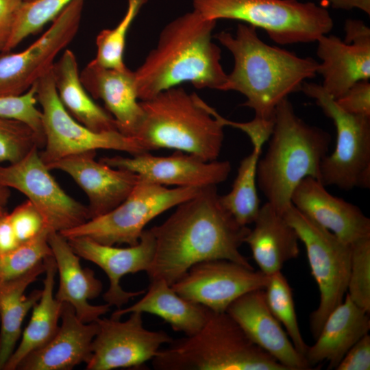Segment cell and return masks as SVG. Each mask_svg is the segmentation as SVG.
Listing matches in <instances>:
<instances>
[{
    "instance_id": "1",
    "label": "cell",
    "mask_w": 370,
    "mask_h": 370,
    "mask_svg": "<svg viewBox=\"0 0 370 370\" xmlns=\"http://www.w3.org/2000/svg\"><path fill=\"white\" fill-rule=\"evenodd\" d=\"M155 252L146 271L150 281L170 286L193 265L223 259L254 269L240 251L250 231L223 206L217 186H208L176 206L164 222L150 228Z\"/></svg>"
},
{
    "instance_id": "2",
    "label": "cell",
    "mask_w": 370,
    "mask_h": 370,
    "mask_svg": "<svg viewBox=\"0 0 370 370\" xmlns=\"http://www.w3.org/2000/svg\"><path fill=\"white\" fill-rule=\"evenodd\" d=\"M256 29L242 23L234 35L226 31L215 35L234 59L232 71L220 90L243 95L246 101L243 106L254 112L251 121L272 132L277 106L317 74L318 62L267 44Z\"/></svg>"
},
{
    "instance_id": "3",
    "label": "cell",
    "mask_w": 370,
    "mask_h": 370,
    "mask_svg": "<svg viewBox=\"0 0 370 370\" xmlns=\"http://www.w3.org/2000/svg\"><path fill=\"white\" fill-rule=\"evenodd\" d=\"M216 23L193 10L163 28L156 46L134 71L140 101L184 82L221 90L227 73L221 63V49L212 41Z\"/></svg>"
},
{
    "instance_id": "4",
    "label": "cell",
    "mask_w": 370,
    "mask_h": 370,
    "mask_svg": "<svg viewBox=\"0 0 370 370\" xmlns=\"http://www.w3.org/2000/svg\"><path fill=\"white\" fill-rule=\"evenodd\" d=\"M266 153L257 164V185L272 206L283 212L306 177L320 179L321 164L331 136L299 117L288 98L277 106Z\"/></svg>"
},
{
    "instance_id": "5",
    "label": "cell",
    "mask_w": 370,
    "mask_h": 370,
    "mask_svg": "<svg viewBox=\"0 0 370 370\" xmlns=\"http://www.w3.org/2000/svg\"><path fill=\"white\" fill-rule=\"evenodd\" d=\"M140 103L143 115L134 138L146 151L172 149L206 162L217 159L225 126L196 93L177 86Z\"/></svg>"
},
{
    "instance_id": "6",
    "label": "cell",
    "mask_w": 370,
    "mask_h": 370,
    "mask_svg": "<svg viewBox=\"0 0 370 370\" xmlns=\"http://www.w3.org/2000/svg\"><path fill=\"white\" fill-rule=\"evenodd\" d=\"M151 360L156 370H287L226 312L210 310L196 333L173 340Z\"/></svg>"
},
{
    "instance_id": "7",
    "label": "cell",
    "mask_w": 370,
    "mask_h": 370,
    "mask_svg": "<svg viewBox=\"0 0 370 370\" xmlns=\"http://www.w3.org/2000/svg\"><path fill=\"white\" fill-rule=\"evenodd\" d=\"M193 10L206 20L233 19L260 28L279 45L308 43L334 26L328 10L298 0H193Z\"/></svg>"
},
{
    "instance_id": "8",
    "label": "cell",
    "mask_w": 370,
    "mask_h": 370,
    "mask_svg": "<svg viewBox=\"0 0 370 370\" xmlns=\"http://www.w3.org/2000/svg\"><path fill=\"white\" fill-rule=\"evenodd\" d=\"M202 188H169L140 178L129 195L115 208L59 233L66 239L84 236L103 245H135L147 223L196 195Z\"/></svg>"
},
{
    "instance_id": "9",
    "label": "cell",
    "mask_w": 370,
    "mask_h": 370,
    "mask_svg": "<svg viewBox=\"0 0 370 370\" xmlns=\"http://www.w3.org/2000/svg\"><path fill=\"white\" fill-rule=\"evenodd\" d=\"M301 90L331 119L336 130L335 149L321 164V182L345 190L369 188L370 117L345 112L320 84L305 82Z\"/></svg>"
},
{
    "instance_id": "10",
    "label": "cell",
    "mask_w": 370,
    "mask_h": 370,
    "mask_svg": "<svg viewBox=\"0 0 370 370\" xmlns=\"http://www.w3.org/2000/svg\"><path fill=\"white\" fill-rule=\"evenodd\" d=\"M304 243L320 293L318 307L310 317L316 338L328 316L344 299L350 269V245L310 219L292 204L283 212Z\"/></svg>"
},
{
    "instance_id": "11",
    "label": "cell",
    "mask_w": 370,
    "mask_h": 370,
    "mask_svg": "<svg viewBox=\"0 0 370 370\" xmlns=\"http://www.w3.org/2000/svg\"><path fill=\"white\" fill-rule=\"evenodd\" d=\"M36 86L45 134V145L39 153L47 166L67 156L97 149L124 151L131 156L146 151L134 137L118 130L97 132L73 118L60 101L51 70Z\"/></svg>"
},
{
    "instance_id": "12",
    "label": "cell",
    "mask_w": 370,
    "mask_h": 370,
    "mask_svg": "<svg viewBox=\"0 0 370 370\" xmlns=\"http://www.w3.org/2000/svg\"><path fill=\"white\" fill-rule=\"evenodd\" d=\"M83 6L84 0H73L25 50L0 53V97L23 95L51 70L58 54L78 32Z\"/></svg>"
},
{
    "instance_id": "13",
    "label": "cell",
    "mask_w": 370,
    "mask_h": 370,
    "mask_svg": "<svg viewBox=\"0 0 370 370\" xmlns=\"http://www.w3.org/2000/svg\"><path fill=\"white\" fill-rule=\"evenodd\" d=\"M0 184L24 194L41 214L51 232H61L90 219L87 206L60 187L37 147L16 163L0 165Z\"/></svg>"
},
{
    "instance_id": "14",
    "label": "cell",
    "mask_w": 370,
    "mask_h": 370,
    "mask_svg": "<svg viewBox=\"0 0 370 370\" xmlns=\"http://www.w3.org/2000/svg\"><path fill=\"white\" fill-rule=\"evenodd\" d=\"M96 322L98 331L86 370L140 367L158 354L161 345L173 341L164 331L146 329L138 312H131L124 321L100 317Z\"/></svg>"
},
{
    "instance_id": "15",
    "label": "cell",
    "mask_w": 370,
    "mask_h": 370,
    "mask_svg": "<svg viewBox=\"0 0 370 370\" xmlns=\"http://www.w3.org/2000/svg\"><path fill=\"white\" fill-rule=\"evenodd\" d=\"M269 275L234 261L217 259L191 267L171 285L182 297L217 312L227 307L241 295L264 289Z\"/></svg>"
},
{
    "instance_id": "16",
    "label": "cell",
    "mask_w": 370,
    "mask_h": 370,
    "mask_svg": "<svg viewBox=\"0 0 370 370\" xmlns=\"http://www.w3.org/2000/svg\"><path fill=\"white\" fill-rule=\"evenodd\" d=\"M345 38L328 34L317 40V74L321 85L333 99L342 96L350 87L370 78V29L362 21L348 19L345 24Z\"/></svg>"
},
{
    "instance_id": "17",
    "label": "cell",
    "mask_w": 370,
    "mask_h": 370,
    "mask_svg": "<svg viewBox=\"0 0 370 370\" xmlns=\"http://www.w3.org/2000/svg\"><path fill=\"white\" fill-rule=\"evenodd\" d=\"M99 160L112 167L134 172L142 180L166 186H217L227 180L232 170L227 160L206 162L178 151L169 156H156L145 151L131 157L115 156Z\"/></svg>"
},
{
    "instance_id": "18",
    "label": "cell",
    "mask_w": 370,
    "mask_h": 370,
    "mask_svg": "<svg viewBox=\"0 0 370 370\" xmlns=\"http://www.w3.org/2000/svg\"><path fill=\"white\" fill-rule=\"evenodd\" d=\"M96 151L62 158L48 165L69 175L86 193L89 219L103 215L118 206L138 182V174L112 167L95 160Z\"/></svg>"
},
{
    "instance_id": "19",
    "label": "cell",
    "mask_w": 370,
    "mask_h": 370,
    "mask_svg": "<svg viewBox=\"0 0 370 370\" xmlns=\"http://www.w3.org/2000/svg\"><path fill=\"white\" fill-rule=\"evenodd\" d=\"M74 252L80 258L99 267L109 279L110 286L103 294L106 304L121 308L129 300L143 295L145 291H126L121 286V278L130 273L149 269L155 252V238L150 229H145L139 242L127 247H118L79 236L67 239Z\"/></svg>"
},
{
    "instance_id": "20",
    "label": "cell",
    "mask_w": 370,
    "mask_h": 370,
    "mask_svg": "<svg viewBox=\"0 0 370 370\" xmlns=\"http://www.w3.org/2000/svg\"><path fill=\"white\" fill-rule=\"evenodd\" d=\"M226 312L255 344L287 370L312 369L270 311L263 289L251 291L241 295L227 307Z\"/></svg>"
},
{
    "instance_id": "21",
    "label": "cell",
    "mask_w": 370,
    "mask_h": 370,
    "mask_svg": "<svg viewBox=\"0 0 370 370\" xmlns=\"http://www.w3.org/2000/svg\"><path fill=\"white\" fill-rule=\"evenodd\" d=\"M292 204L348 245L370 236V219L356 205L330 194L319 180L306 177L295 188Z\"/></svg>"
},
{
    "instance_id": "22",
    "label": "cell",
    "mask_w": 370,
    "mask_h": 370,
    "mask_svg": "<svg viewBox=\"0 0 370 370\" xmlns=\"http://www.w3.org/2000/svg\"><path fill=\"white\" fill-rule=\"evenodd\" d=\"M61 323L52 338L28 354L19 370H71L86 363L92 354V343L98 331L96 321L84 323L73 306L63 303Z\"/></svg>"
},
{
    "instance_id": "23",
    "label": "cell",
    "mask_w": 370,
    "mask_h": 370,
    "mask_svg": "<svg viewBox=\"0 0 370 370\" xmlns=\"http://www.w3.org/2000/svg\"><path fill=\"white\" fill-rule=\"evenodd\" d=\"M90 95L101 99L112 114L118 130L134 137L143 111L138 101L134 71L101 66L92 60L79 73Z\"/></svg>"
},
{
    "instance_id": "24",
    "label": "cell",
    "mask_w": 370,
    "mask_h": 370,
    "mask_svg": "<svg viewBox=\"0 0 370 370\" xmlns=\"http://www.w3.org/2000/svg\"><path fill=\"white\" fill-rule=\"evenodd\" d=\"M48 242L60 280L55 297L62 303L71 305L82 321H96L109 312L110 307L108 304L92 305L88 302L89 299L101 294L103 289L101 282L95 277L92 270L81 266L80 257L60 233L50 232Z\"/></svg>"
},
{
    "instance_id": "25",
    "label": "cell",
    "mask_w": 370,
    "mask_h": 370,
    "mask_svg": "<svg viewBox=\"0 0 370 370\" xmlns=\"http://www.w3.org/2000/svg\"><path fill=\"white\" fill-rule=\"evenodd\" d=\"M369 330V313L346 293L326 318L315 343L308 347L305 358L311 367L325 361L328 369H335L347 351Z\"/></svg>"
},
{
    "instance_id": "26",
    "label": "cell",
    "mask_w": 370,
    "mask_h": 370,
    "mask_svg": "<svg viewBox=\"0 0 370 370\" xmlns=\"http://www.w3.org/2000/svg\"><path fill=\"white\" fill-rule=\"evenodd\" d=\"M253 223L245 243L263 273L270 275L280 271L285 262L298 257L299 239L296 231L270 203L260 207Z\"/></svg>"
},
{
    "instance_id": "27",
    "label": "cell",
    "mask_w": 370,
    "mask_h": 370,
    "mask_svg": "<svg viewBox=\"0 0 370 370\" xmlns=\"http://www.w3.org/2000/svg\"><path fill=\"white\" fill-rule=\"evenodd\" d=\"M145 295L136 303L119 308L111 317L120 319L133 312L155 314L168 323L172 329L190 336L199 331L206 323L210 310L177 293L163 280L150 281Z\"/></svg>"
},
{
    "instance_id": "28",
    "label": "cell",
    "mask_w": 370,
    "mask_h": 370,
    "mask_svg": "<svg viewBox=\"0 0 370 370\" xmlns=\"http://www.w3.org/2000/svg\"><path fill=\"white\" fill-rule=\"evenodd\" d=\"M51 72L60 101L73 118L97 132L118 130L114 118L92 100L84 88L73 51L64 50Z\"/></svg>"
},
{
    "instance_id": "29",
    "label": "cell",
    "mask_w": 370,
    "mask_h": 370,
    "mask_svg": "<svg viewBox=\"0 0 370 370\" xmlns=\"http://www.w3.org/2000/svg\"><path fill=\"white\" fill-rule=\"evenodd\" d=\"M44 261L29 272L0 282V370H3L21 335V327L28 312L39 300L42 290L25 292L45 271Z\"/></svg>"
},
{
    "instance_id": "30",
    "label": "cell",
    "mask_w": 370,
    "mask_h": 370,
    "mask_svg": "<svg viewBox=\"0 0 370 370\" xmlns=\"http://www.w3.org/2000/svg\"><path fill=\"white\" fill-rule=\"evenodd\" d=\"M45 277L41 296L32 308L29 323L23 332L19 345L7 361L3 370H16L31 352L49 342L59 328L62 304L55 297L53 288L57 267L52 256L44 260Z\"/></svg>"
},
{
    "instance_id": "31",
    "label": "cell",
    "mask_w": 370,
    "mask_h": 370,
    "mask_svg": "<svg viewBox=\"0 0 370 370\" xmlns=\"http://www.w3.org/2000/svg\"><path fill=\"white\" fill-rule=\"evenodd\" d=\"M261 151V147H253L251 153L241 161L231 190L220 196L223 206L245 226L254 223L260 208L256 172Z\"/></svg>"
},
{
    "instance_id": "32",
    "label": "cell",
    "mask_w": 370,
    "mask_h": 370,
    "mask_svg": "<svg viewBox=\"0 0 370 370\" xmlns=\"http://www.w3.org/2000/svg\"><path fill=\"white\" fill-rule=\"evenodd\" d=\"M263 290L270 311L285 328L297 351L305 357L308 345L299 330L291 288L281 271L269 275Z\"/></svg>"
},
{
    "instance_id": "33",
    "label": "cell",
    "mask_w": 370,
    "mask_h": 370,
    "mask_svg": "<svg viewBox=\"0 0 370 370\" xmlns=\"http://www.w3.org/2000/svg\"><path fill=\"white\" fill-rule=\"evenodd\" d=\"M147 0H127L126 12L112 29H103L96 38L97 54L92 61L107 68L124 69L126 36L133 21Z\"/></svg>"
},
{
    "instance_id": "34",
    "label": "cell",
    "mask_w": 370,
    "mask_h": 370,
    "mask_svg": "<svg viewBox=\"0 0 370 370\" xmlns=\"http://www.w3.org/2000/svg\"><path fill=\"white\" fill-rule=\"evenodd\" d=\"M73 0H32L23 1L12 34L5 49L10 51L23 39L53 21Z\"/></svg>"
},
{
    "instance_id": "35",
    "label": "cell",
    "mask_w": 370,
    "mask_h": 370,
    "mask_svg": "<svg viewBox=\"0 0 370 370\" xmlns=\"http://www.w3.org/2000/svg\"><path fill=\"white\" fill-rule=\"evenodd\" d=\"M51 231L44 230L36 237L19 243L12 250L0 255V282L19 277L52 256L48 242Z\"/></svg>"
},
{
    "instance_id": "36",
    "label": "cell",
    "mask_w": 370,
    "mask_h": 370,
    "mask_svg": "<svg viewBox=\"0 0 370 370\" xmlns=\"http://www.w3.org/2000/svg\"><path fill=\"white\" fill-rule=\"evenodd\" d=\"M43 147L29 125L15 119L0 116V163H16L34 148Z\"/></svg>"
},
{
    "instance_id": "37",
    "label": "cell",
    "mask_w": 370,
    "mask_h": 370,
    "mask_svg": "<svg viewBox=\"0 0 370 370\" xmlns=\"http://www.w3.org/2000/svg\"><path fill=\"white\" fill-rule=\"evenodd\" d=\"M350 245V269L347 293L359 307L370 312V236Z\"/></svg>"
},
{
    "instance_id": "38",
    "label": "cell",
    "mask_w": 370,
    "mask_h": 370,
    "mask_svg": "<svg viewBox=\"0 0 370 370\" xmlns=\"http://www.w3.org/2000/svg\"><path fill=\"white\" fill-rule=\"evenodd\" d=\"M37 103L35 84L21 95L0 97V116L25 122L34 130L45 145L42 115L36 107Z\"/></svg>"
},
{
    "instance_id": "39",
    "label": "cell",
    "mask_w": 370,
    "mask_h": 370,
    "mask_svg": "<svg viewBox=\"0 0 370 370\" xmlns=\"http://www.w3.org/2000/svg\"><path fill=\"white\" fill-rule=\"evenodd\" d=\"M9 218L19 243L27 241L48 229L41 214L28 199L9 213Z\"/></svg>"
},
{
    "instance_id": "40",
    "label": "cell",
    "mask_w": 370,
    "mask_h": 370,
    "mask_svg": "<svg viewBox=\"0 0 370 370\" xmlns=\"http://www.w3.org/2000/svg\"><path fill=\"white\" fill-rule=\"evenodd\" d=\"M345 112L354 115L370 117V83L362 80L350 87L342 96L335 99Z\"/></svg>"
},
{
    "instance_id": "41",
    "label": "cell",
    "mask_w": 370,
    "mask_h": 370,
    "mask_svg": "<svg viewBox=\"0 0 370 370\" xmlns=\"http://www.w3.org/2000/svg\"><path fill=\"white\" fill-rule=\"evenodd\" d=\"M336 370L370 369V336L365 334L345 354Z\"/></svg>"
},
{
    "instance_id": "42",
    "label": "cell",
    "mask_w": 370,
    "mask_h": 370,
    "mask_svg": "<svg viewBox=\"0 0 370 370\" xmlns=\"http://www.w3.org/2000/svg\"><path fill=\"white\" fill-rule=\"evenodd\" d=\"M23 0H0V53L10 40Z\"/></svg>"
},
{
    "instance_id": "43",
    "label": "cell",
    "mask_w": 370,
    "mask_h": 370,
    "mask_svg": "<svg viewBox=\"0 0 370 370\" xmlns=\"http://www.w3.org/2000/svg\"><path fill=\"white\" fill-rule=\"evenodd\" d=\"M18 244L9 213L5 212L0 215V255L12 250Z\"/></svg>"
},
{
    "instance_id": "44",
    "label": "cell",
    "mask_w": 370,
    "mask_h": 370,
    "mask_svg": "<svg viewBox=\"0 0 370 370\" xmlns=\"http://www.w3.org/2000/svg\"><path fill=\"white\" fill-rule=\"evenodd\" d=\"M10 189L0 184V215L6 212L5 208L10 197Z\"/></svg>"
},
{
    "instance_id": "45",
    "label": "cell",
    "mask_w": 370,
    "mask_h": 370,
    "mask_svg": "<svg viewBox=\"0 0 370 370\" xmlns=\"http://www.w3.org/2000/svg\"><path fill=\"white\" fill-rule=\"evenodd\" d=\"M328 1L333 8L343 10H350L355 8L351 0H324Z\"/></svg>"
},
{
    "instance_id": "46",
    "label": "cell",
    "mask_w": 370,
    "mask_h": 370,
    "mask_svg": "<svg viewBox=\"0 0 370 370\" xmlns=\"http://www.w3.org/2000/svg\"><path fill=\"white\" fill-rule=\"evenodd\" d=\"M355 8L360 9L365 13L370 14V0H351Z\"/></svg>"
},
{
    "instance_id": "47",
    "label": "cell",
    "mask_w": 370,
    "mask_h": 370,
    "mask_svg": "<svg viewBox=\"0 0 370 370\" xmlns=\"http://www.w3.org/2000/svg\"><path fill=\"white\" fill-rule=\"evenodd\" d=\"M23 1H32V0H23Z\"/></svg>"
}]
</instances>
